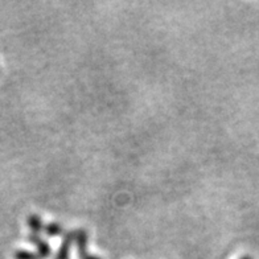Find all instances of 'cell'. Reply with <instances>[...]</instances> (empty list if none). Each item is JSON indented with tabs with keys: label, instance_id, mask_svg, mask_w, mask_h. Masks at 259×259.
Wrapping results in <instances>:
<instances>
[{
	"label": "cell",
	"instance_id": "5",
	"mask_svg": "<svg viewBox=\"0 0 259 259\" xmlns=\"http://www.w3.org/2000/svg\"><path fill=\"white\" fill-rule=\"evenodd\" d=\"M45 234L49 235V237H60V235L65 234L64 226L58 222H49L44 226Z\"/></svg>",
	"mask_w": 259,
	"mask_h": 259
},
{
	"label": "cell",
	"instance_id": "3",
	"mask_svg": "<svg viewBox=\"0 0 259 259\" xmlns=\"http://www.w3.org/2000/svg\"><path fill=\"white\" fill-rule=\"evenodd\" d=\"M28 239H29V241H31L34 246H36V249H37V254L41 259H45V258H48V256H51V254H52L51 246H49V243L47 242L45 239L41 238L40 235L34 234V233H31V234H29V237H28Z\"/></svg>",
	"mask_w": 259,
	"mask_h": 259
},
{
	"label": "cell",
	"instance_id": "1",
	"mask_svg": "<svg viewBox=\"0 0 259 259\" xmlns=\"http://www.w3.org/2000/svg\"><path fill=\"white\" fill-rule=\"evenodd\" d=\"M88 241H89V235H88L86 230H83V229L75 230L74 242L75 245H77L79 259H101L99 256L92 255V254L88 251Z\"/></svg>",
	"mask_w": 259,
	"mask_h": 259
},
{
	"label": "cell",
	"instance_id": "7",
	"mask_svg": "<svg viewBox=\"0 0 259 259\" xmlns=\"http://www.w3.org/2000/svg\"><path fill=\"white\" fill-rule=\"evenodd\" d=\"M241 259H252V258H251V256H249V255H246V256H242Z\"/></svg>",
	"mask_w": 259,
	"mask_h": 259
},
{
	"label": "cell",
	"instance_id": "4",
	"mask_svg": "<svg viewBox=\"0 0 259 259\" xmlns=\"http://www.w3.org/2000/svg\"><path fill=\"white\" fill-rule=\"evenodd\" d=\"M28 226L31 229V233L38 234L41 230H44V224L38 214H31L28 217Z\"/></svg>",
	"mask_w": 259,
	"mask_h": 259
},
{
	"label": "cell",
	"instance_id": "2",
	"mask_svg": "<svg viewBox=\"0 0 259 259\" xmlns=\"http://www.w3.org/2000/svg\"><path fill=\"white\" fill-rule=\"evenodd\" d=\"M75 232H66L62 237V242L60 245L56 254L55 259H69L70 258V250H72V245L74 242Z\"/></svg>",
	"mask_w": 259,
	"mask_h": 259
},
{
	"label": "cell",
	"instance_id": "6",
	"mask_svg": "<svg viewBox=\"0 0 259 259\" xmlns=\"http://www.w3.org/2000/svg\"><path fill=\"white\" fill-rule=\"evenodd\" d=\"M15 258L16 259H41L38 256V254L31 251H25V250H19V251L15 254Z\"/></svg>",
	"mask_w": 259,
	"mask_h": 259
}]
</instances>
